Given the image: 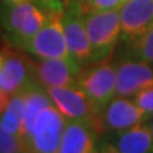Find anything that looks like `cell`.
Returning <instances> with one entry per match:
<instances>
[{
  "label": "cell",
  "mask_w": 153,
  "mask_h": 153,
  "mask_svg": "<svg viewBox=\"0 0 153 153\" xmlns=\"http://www.w3.org/2000/svg\"><path fill=\"white\" fill-rule=\"evenodd\" d=\"M64 7L51 9L44 27L21 47L40 60L70 57L63 26Z\"/></svg>",
  "instance_id": "obj_4"
},
{
  "label": "cell",
  "mask_w": 153,
  "mask_h": 153,
  "mask_svg": "<svg viewBox=\"0 0 153 153\" xmlns=\"http://www.w3.org/2000/svg\"><path fill=\"white\" fill-rule=\"evenodd\" d=\"M133 100L147 114L148 117H153V87L140 91L134 96Z\"/></svg>",
  "instance_id": "obj_19"
},
{
  "label": "cell",
  "mask_w": 153,
  "mask_h": 153,
  "mask_svg": "<svg viewBox=\"0 0 153 153\" xmlns=\"http://www.w3.org/2000/svg\"><path fill=\"white\" fill-rule=\"evenodd\" d=\"M66 119L54 103L37 115L30 131L23 138L30 153H59Z\"/></svg>",
  "instance_id": "obj_5"
},
{
  "label": "cell",
  "mask_w": 153,
  "mask_h": 153,
  "mask_svg": "<svg viewBox=\"0 0 153 153\" xmlns=\"http://www.w3.org/2000/svg\"><path fill=\"white\" fill-rule=\"evenodd\" d=\"M76 87L87 97L93 111L101 116L105 107L116 97V65L110 61L91 64L80 71Z\"/></svg>",
  "instance_id": "obj_3"
},
{
  "label": "cell",
  "mask_w": 153,
  "mask_h": 153,
  "mask_svg": "<svg viewBox=\"0 0 153 153\" xmlns=\"http://www.w3.org/2000/svg\"><path fill=\"white\" fill-rule=\"evenodd\" d=\"M83 68L71 57L44 59L35 64L37 79L45 88L74 87Z\"/></svg>",
  "instance_id": "obj_12"
},
{
  "label": "cell",
  "mask_w": 153,
  "mask_h": 153,
  "mask_svg": "<svg viewBox=\"0 0 153 153\" xmlns=\"http://www.w3.org/2000/svg\"><path fill=\"white\" fill-rule=\"evenodd\" d=\"M147 114L133 98L116 96L102 111L100 120L102 129L119 133L148 120Z\"/></svg>",
  "instance_id": "obj_10"
},
{
  "label": "cell",
  "mask_w": 153,
  "mask_h": 153,
  "mask_svg": "<svg viewBox=\"0 0 153 153\" xmlns=\"http://www.w3.org/2000/svg\"><path fill=\"white\" fill-rule=\"evenodd\" d=\"M52 103L66 119V121H83L92 125L96 130L102 129L100 116L91 107L87 97L76 85L74 87L46 88Z\"/></svg>",
  "instance_id": "obj_8"
},
{
  "label": "cell",
  "mask_w": 153,
  "mask_h": 153,
  "mask_svg": "<svg viewBox=\"0 0 153 153\" xmlns=\"http://www.w3.org/2000/svg\"><path fill=\"white\" fill-rule=\"evenodd\" d=\"M27 147L21 137L8 133L0 125V153H26Z\"/></svg>",
  "instance_id": "obj_17"
},
{
  "label": "cell",
  "mask_w": 153,
  "mask_h": 153,
  "mask_svg": "<svg viewBox=\"0 0 153 153\" xmlns=\"http://www.w3.org/2000/svg\"><path fill=\"white\" fill-rule=\"evenodd\" d=\"M60 1H63V4H64L65 1H68V0H60Z\"/></svg>",
  "instance_id": "obj_25"
},
{
  "label": "cell",
  "mask_w": 153,
  "mask_h": 153,
  "mask_svg": "<svg viewBox=\"0 0 153 153\" xmlns=\"http://www.w3.org/2000/svg\"><path fill=\"white\" fill-rule=\"evenodd\" d=\"M41 4L49 7V8H60V7H64V4L60 1V0H40Z\"/></svg>",
  "instance_id": "obj_21"
},
{
  "label": "cell",
  "mask_w": 153,
  "mask_h": 153,
  "mask_svg": "<svg viewBox=\"0 0 153 153\" xmlns=\"http://www.w3.org/2000/svg\"><path fill=\"white\" fill-rule=\"evenodd\" d=\"M84 22L92 50L91 64L108 61L121 40V23L119 10L84 12Z\"/></svg>",
  "instance_id": "obj_2"
},
{
  "label": "cell",
  "mask_w": 153,
  "mask_h": 153,
  "mask_svg": "<svg viewBox=\"0 0 153 153\" xmlns=\"http://www.w3.org/2000/svg\"><path fill=\"white\" fill-rule=\"evenodd\" d=\"M88 153H100V149H98V146H97V147H96V148H93V149H92V151H89Z\"/></svg>",
  "instance_id": "obj_22"
},
{
  "label": "cell",
  "mask_w": 153,
  "mask_h": 153,
  "mask_svg": "<svg viewBox=\"0 0 153 153\" xmlns=\"http://www.w3.org/2000/svg\"><path fill=\"white\" fill-rule=\"evenodd\" d=\"M153 87V65L123 57L116 65V96L133 98L140 91Z\"/></svg>",
  "instance_id": "obj_9"
},
{
  "label": "cell",
  "mask_w": 153,
  "mask_h": 153,
  "mask_svg": "<svg viewBox=\"0 0 153 153\" xmlns=\"http://www.w3.org/2000/svg\"><path fill=\"white\" fill-rule=\"evenodd\" d=\"M126 0H80L85 13L119 10Z\"/></svg>",
  "instance_id": "obj_18"
},
{
  "label": "cell",
  "mask_w": 153,
  "mask_h": 153,
  "mask_svg": "<svg viewBox=\"0 0 153 153\" xmlns=\"http://www.w3.org/2000/svg\"><path fill=\"white\" fill-rule=\"evenodd\" d=\"M151 128H152V135H153V124H152V125H151Z\"/></svg>",
  "instance_id": "obj_24"
},
{
  "label": "cell",
  "mask_w": 153,
  "mask_h": 153,
  "mask_svg": "<svg viewBox=\"0 0 153 153\" xmlns=\"http://www.w3.org/2000/svg\"><path fill=\"white\" fill-rule=\"evenodd\" d=\"M98 146V131L83 121H66L59 153H88Z\"/></svg>",
  "instance_id": "obj_13"
},
{
  "label": "cell",
  "mask_w": 153,
  "mask_h": 153,
  "mask_svg": "<svg viewBox=\"0 0 153 153\" xmlns=\"http://www.w3.org/2000/svg\"><path fill=\"white\" fill-rule=\"evenodd\" d=\"M114 146L121 153H153V135L151 125L146 123L119 131Z\"/></svg>",
  "instance_id": "obj_14"
},
{
  "label": "cell",
  "mask_w": 153,
  "mask_h": 153,
  "mask_svg": "<svg viewBox=\"0 0 153 153\" xmlns=\"http://www.w3.org/2000/svg\"><path fill=\"white\" fill-rule=\"evenodd\" d=\"M26 97L25 92L10 96L7 108L0 114V125L8 133L22 138V126L25 119Z\"/></svg>",
  "instance_id": "obj_15"
},
{
  "label": "cell",
  "mask_w": 153,
  "mask_h": 153,
  "mask_svg": "<svg viewBox=\"0 0 153 153\" xmlns=\"http://www.w3.org/2000/svg\"><path fill=\"white\" fill-rule=\"evenodd\" d=\"M124 44L142 36L153 25V0H126L119 9Z\"/></svg>",
  "instance_id": "obj_11"
},
{
  "label": "cell",
  "mask_w": 153,
  "mask_h": 153,
  "mask_svg": "<svg viewBox=\"0 0 153 153\" xmlns=\"http://www.w3.org/2000/svg\"><path fill=\"white\" fill-rule=\"evenodd\" d=\"M8 1H27V0H8Z\"/></svg>",
  "instance_id": "obj_23"
},
{
  "label": "cell",
  "mask_w": 153,
  "mask_h": 153,
  "mask_svg": "<svg viewBox=\"0 0 153 153\" xmlns=\"http://www.w3.org/2000/svg\"><path fill=\"white\" fill-rule=\"evenodd\" d=\"M51 9L41 4L36 5L32 0L27 1L0 3V26L12 46L18 49L30 41L46 23Z\"/></svg>",
  "instance_id": "obj_1"
},
{
  "label": "cell",
  "mask_w": 153,
  "mask_h": 153,
  "mask_svg": "<svg viewBox=\"0 0 153 153\" xmlns=\"http://www.w3.org/2000/svg\"><path fill=\"white\" fill-rule=\"evenodd\" d=\"M26 153H30V152H26Z\"/></svg>",
  "instance_id": "obj_26"
},
{
  "label": "cell",
  "mask_w": 153,
  "mask_h": 153,
  "mask_svg": "<svg viewBox=\"0 0 153 153\" xmlns=\"http://www.w3.org/2000/svg\"><path fill=\"white\" fill-rule=\"evenodd\" d=\"M124 57L153 65V25L137 40L125 44Z\"/></svg>",
  "instance_id": "obj_16"
},
{
  "label": "cell",
  "mask_w": 153,
  "mask_h": 153,
  "mask_svg": "<svg viewBox=\"0 0 153 153\" xmlns=\"http://www.w3.org/2000/svg\"><path fill=\"white\" fill-rule=\"evenodd\" d=\"M38 82L35 63L12 47L0 49V84L9 97Z\"/></svg>",
  "instance_id": "obj_7"
},
{
  "label": "cell",
  "mask_w": 153,
  "mask_h": 153,
  "mask_svg": "<svg viewBox=\"0 0 153 153\" xmlns=\"http://www.w3.org/2000/svg\"><path fill=\"white\" fill-rule=\"evenodd\" d=\"M63 26L70 57L82 66L91 65L92 50L80 0H68L64 3Z\"/></svg>",
  "instance_id": "obj_6"
},
{
  "label": "cell",
  "mask_w": 153,
  "mask_h": 153,
  "mask_svg": "<svg viewBox=\"0 0 153 153\" xmlns=\"http://www.w3.org/2000/svg\"><path fill=\"white\" fill-rule=\"evenodd\" d=\"M98 149L100 153H121L114 146L112 142H107V140H102L98 143Z\"/></svg>",
  "instance_id": "obj_20"
}]
</instances>
